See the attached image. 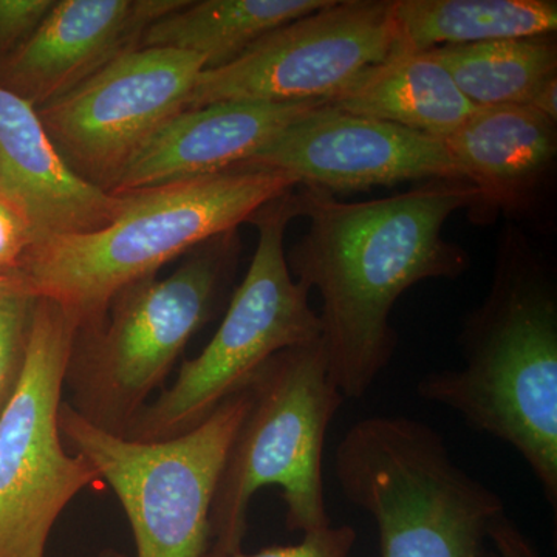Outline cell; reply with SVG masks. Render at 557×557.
Here are the masks:
<instances>
[{
  "mask_svg": "<svg viewBox=\"0 0 557 557\" xmlns=\"http://www.w3.org/2000/svg\"><path fill=\"white\" fill-rule=\"evenodd\" d=\"M309 231L287 252L289 273L322 299L321 344L333 383L359 399L391 364L398 336L391 325L397 300L429 278H456L467 252L443 237L450 215L479 208L468 182L429 180L386 199L346 203L296 186Z\"/></svg>",
  "mask_w": 557,
  "mask_h": 557,
  "instance_id": "cell-1",
  "label": "cell"
},
{
  "mask_svg": "<svg viewBox=\"0 0 557 557\" xmlns=\"http://www.w3.org/2000/svg\"><path fill=\"white\" fill-rule=\"evenodd\" d=\"M463 368L418 381V397L507 443L557 508V288L552 270L508 233L485 300L465 319Z\"/></svg>",
  "mask_w": 557,
  "mask_h": 557,
  "instance_id": "cell-2",
  "label": "cell"
},
{
  "mask_svg": "<svg viewBox=\"0 0 557 557\" xmlns=\"http://www.w3.org/2000/svg\"><path fill=\"white\" fill-rule=\"evenodd\" d=\"M295 188L282 172L231 170L121 194L123 207L108 225L33 245L13 274L33 296L67 311L78 330L95 327L121 289L233 233Z\"/></svg>",
  "mask_w": 557,
  "mask_h": 557,
  "instance_id": "cell-3",
  "label": "cell"
},
{
  "mask_svg": "<svg viewBox=\"0 0 557 557\" xmlns=\"http://www.w3.org/2000/svg\"><path fill=\"white\" fill-rule=\"evenodd\" d=\"M236 231L199 247L170 276L121 289L100 324L76 330L65 370L69 406L91 426L126 437L139 412L212 318L236 259Z\"/></svg>",
  "mask_w": 557,
  "mask_h": 557,
  "instance_id": "cell-4",
  "label": "cell"
},
{
  "mask_svg": "<svg viewBox=\"0 0 557 557\" xmlns=\"http://www.w3.org/2000/svg\"><path fill=\"white\" fill-rule=\"evenodd\" d=\"M249 405L231 443L214 500L209 552H240L252 497L281 487L288 531L332 525L325 507L322 453L346 398L333 383L322 344L278 351L247 386Z\"/></svg>",
  "mask_w": 557,
  "mask_h": 557,
  "instance_id": "cell-5",
  "label": "cell"
},
{
  "mask_svg": "<svg viewBox=\"0 0 557 557\" xmlns=\"http://www.w3.org/2000/svg\"><path fill=\"white\" fill-rule=\"evenodd\" d=\"M295 189L249 219L259 231L258 247L222 324L199 357L183 362L177 380L139 412L124 438L164 442L194 431L278 351L321 343L310 289L289 273L285 251V231L299 218Z\"/></svg>",
  "mask_w": 557,
  "mask_h": 557,
  "instance_id": "cell-6",
  "label": "cell"
},
{
  "mask_svg": "<svg viewBox=\"0 0 557 557\" xmlns=\"http://www.w3.org/2000/svg\"><path fill=\"white\" fill-rule=\"evenodd\" d=\"M248 405L245 387L194 431L135 442L91 426L62 401L60 432L65 448L86 458L119 497L137 557H203L215 487Z\"/></svg>",
  "mask_w": 557,
  "mask_h": 557,
  "instance_id": "cell-7",
  "label": "cell"
},
{
  "mask_svg": "<svg viewBox=\"0 0 557 557\" xmlns=\"http://www.w3.org/2000/svg\"><path fill=\"white\" fill-rule=\"evenodd\" d=\"M78 325L38 298L20 386L0 413V557H44L70 502L101 478L62 442L65 370Z\"/></svg>",
  "mask_w": 557,
  "mask_h": 557,
  "instance_id": "cell-8",
  "label": "cell"
},
{
  "mask_svg": "<svg viewBox=\"0 0 557 557\" xmlns=\"http://www.w3.org/2000/svg\"><path fill=\"white\" fill-rule=\"evenodd\" d=\"M392 0H332L200 73L188 108L223 101L329 102L405 54Z\"/></svg>",
  "mask_w": 557,
  "mask_h": 557,
  "instance_id": "cell-9",
  "label": "cell"
},
{
  "mask_svg": "<svg viewBox=\"0 0 557 557\" xmlns=\"http://www.w3.org/2000/svg\"><path fill=\"white\" fill-rule=\"evenodd\" d=\"M205 67L207 61L189 51L141 47L44 106L40 121L65 163L112 194L135 152L188 108Z\"/></svg>",
  "mask_w": 557,
  "mask_h": 557,
  "instance_id": "cell-10",
  "label": "cell"
},
{
  "mask_svg": "<svg viewBox=\"0 0 557 557\" xmlns=\"http://www.w3.org/2000/svg\"><path fill=\"white\" fill-rule=\"evenodd\" d=\"M234 170L282 172L296 186L333 196L421 180L468 182L440 139L329 104L289 124Z\"/></svg>",
  "mask_w": 557,
  "mask_h": 557,
  "instance_id": "cell-11",
  "label": "cell"
},
{
  "mask_svg": "<svg viewBox=\"0 0 557 557\" xmlns=\"http://www.w3.org/2000/svg\"><path fill=\"white\" fill-rule=\"evenodd\" d=\"M188 0H60L3 64L0 86L42 109L123 54Z\"/></svg>",
  "mask_w": 557,
  "mask_h": 557,
  "instance_id": "cell-12",
  "label": "cell"
},
{
  "mask_svg": "<svg viewBox=\"0 0 557 557\" xmlns=\"http://www.w3.org/2000/svg\"><path fill=\"white\" fill-rule=\"evenodd\" d=\"M327 102L223 101L182 110L132 157L112 194L234 170Z\"/></svg>",
  "mask_w": 557,
  "mask_h": 557,
  "instance_id": "cell-13",
  "label": "cell"
},
{
  "mask_svg": "<svg viewBox=\"0 0 557 557\" xmlns=\"http://www.w3.org/2000/svg\"><path fill=\"white\" fill-rule=\"evenodd\" d=\"M0 197L27 220L33 245L100 230L123 207V196L81 178L51 141L38 109L2 86Z\"/></svg>",
  "mask_w": 557,
  "mask_h": 557,
  "instance_id": "cell-14",
  "label": "cell"
},
{
  "mask_svg": "<svg viewBox=\"0 0 557 557\" xmlns=\"http://www.w3.org/2000/svg\"><path fill=\"white\" fill-rule=\"evenodd\" d=\"M443 145L482 194L480 207H525L555 163L556 121L530 106L475 108Z\"/></svg>",
  "mask_w": 557,
  "mask_h": 557,
  "instance_id": "cell-15",
  "label": "cell"
},
{
  "mask_svg": "<svg viewBox=\"0 0 557 557\" xmlns=\"http://www.w3.org/2000/svg\"><path fill=\"white\" fill-rule=\"evenodd\" d=\"M329 106L440 141L454 134L475 110L448 70L428 51L399 54Z\"/></svg>",
  "mask_w": 557,
  "mask_h": 557,
  "instance_id": "cell-16",
  "label": "cell"
},
{
  "mask_svg": "<svg viewBox=\"0 0 557 557\" xmlns=\"http://www.w3.org/2000/svg\"><path fill=\"white\" fill-rule=\"evenodd\" d=\"M332 0H201L186 2L150 25L141 47L199 54L207 69L230 64L278 27L324 9Z\"/></svg>",
  "mask_w": 557,
  "mask_h": 557,
  "instance_id": "cell-17",
  "label": "cell"
},
{
  "mask_svg": "<svg viewBox=\"0 0 557 557\" xmlns=\"http://www.w3.org/2000/svg\"><path fill=\"white\" fill-rule=\"evenodd\" d=\"M406 53L552 35L556 0H392Z\"/></svg>",
  "mask_w": 557,
  "mask_h": 557,
  "instance_id": "cell-18",
  "label": "cell"
},
{
  "mask_svg": "<svg viewBox=\"0 0 557 557\" xmlns=\"http://www.w3.org/2000/svg\"><path fill=\"white\" fill-rule=\"evenodd\" d=\"M426 51L448 70L475 108L530 106L537 90L557 76V46L552 35Z\"/></svg>",
  "mask_w": 557,
  "mask_h": 557,
  "instance_id": "cell-19",
  "label": "cell"
},
{
  "mask_svg": "<svg viewBox=\"0 0 557 557\" xmlns=\"http://www.w3.org/2000/svg\"><path fill=\"white\" fill-rule=\"evenodd\" d=\"M36 304L22 285L0 293V413L20 386Z\"/></svg>",
  "mask_w": 557,
  "mask_h": 557,
  "instance_id": "cell-20",
  "label": "cell"
},
{
  "mask_svg": "<svg viewBox=\"0 0 557 557\" xmlns=\"http://www.w3.org/2000/svg\"><path fill=\"white\" fill-rule=\"evenodd\" d=\"M381 557H482L471 539L432 523L409 522L380 537Z\"/></svg>",
  "mask_w": 557,
  "mask_h": 557,
  "instance_id": "cell-21",
  "label": "cell"
},
{
  "mask_svg": "<svg viewBox=\"0 0 557 557\" xmlns=\"http://www.w3.org/2000/svg\"><path fill=\"white\" fill-rule=\"evenodd\" d=\"M357 531L350 525H329L321 530L304 533L302 541L288 547H270L258 553H245L244 549L230 555L207 552L203 557H347L357 544Z\"/></svg>",
  "mask_w": 557,
  "mask_h": 557,
  "instance_id": "cell-22",
  "label": "cell"
},
{
  "mask_svg": "<svg viewBox=\"0 0 557 557\" xmlns=\"http://www.w3.org/2000/svg\"><path fill=\"white\" fill-rule=\"evenodd\" d=\"M54 0H0V51H14L47 16Z\"/></svg>",
  "mask_w": 557,
  "mask_h": 557,
  "instance_id": "cell-23",
  "label": "cell"
},
{
  "mask_svg": "<svg viewBox=\"0 0 557 557\" xmlns=\"http://www.w3.org/2000/svg\"><path fill=\"white\" fill-rule=\"evenodd\" d=\"M35 244L30 225L10 201L0 197V273L13 274Z\"/></svg>",
  "mask_w": 557,
  "mask_h": 557,
  "instance_id": "cell-24",
  "label": "cell"
},
{
  "mask_svg": "<svg viewBox=\"0 0 557 557\" xmlns=\"http://www.w3.org/2000/svg\"><path fill=\"white\" fill-rule=\"evenodd\" d=\"M487 539L494 545V553L487 557H541L507 512L494 520Z\"/></svg>",
  "mask_w": 557,
  "mask_h": 557,
  "instance_id": "cell-25",
  "label": "cell"
},
{
  "mask_svg": "<svg viewBox=\"0 0 557 557\" xmlns=\"http://www.w3.org/2000/svg\"><path fill=\"white\" fill-rule=\"evenodd\" d=\"M557 76L552 78L537 90L533 100L530 102V108L536 109L542 115L547 119L557 120Z\"/></svg>",
  "mask_w": 557,
  "mask_h": 557,
  "instance_id": "cell-26",
  "label": "cell"
},
{
  "mask_svg": "<svg viewBox=\"0 0 557 557\" xmlns=\"http://www.w3.org/2000/svg\"><path fill=\"white\" fill-rule=\"evenodd\" d=\"M20 281L14 274L0 273V293L7 292V289H11L17 287Z\"/></svg>",
  "mask_w": 557,
  "mask_h": 557,
  "instance_id": "cell-27",
  "label": "cell"
}]
</instances>
